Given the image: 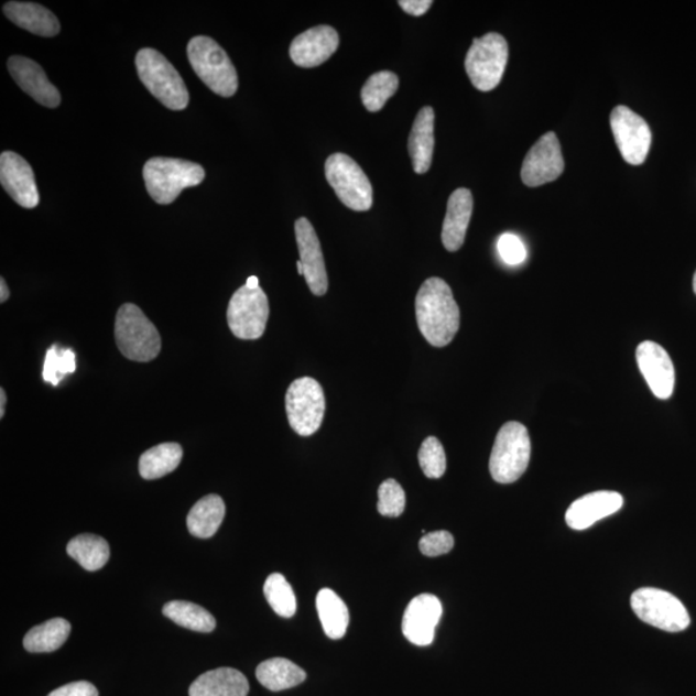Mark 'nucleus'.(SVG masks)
<instances>
[{
  "mask_svg": "<svg viewBox=\"0 0 696 696\" xmlns=\"http://www.w3.org/2000/svg\"><path fill=\"white\" fill-rule=\"evenodd\" d=\"M226 505L217 494H209L196 502L187 514V529L196 539L214 536L225 519Z\"/></svg>",
  "mask_w": 696,
  "mask_h": 696,
  "instance_id": "nucleus-25",
  "label": "nucleus"
},
{
  "mask_svg": "<svg viewBox=\"0 0 696 696\" xmlns=\"http://www.w3.org/2000/svg\"><path fill=\"white\" fill-rule=\"evenodd\" d=\"M418 328L429 345L448 346L460 325V312L448 283L429 278L422 284L415 298Z\"/></svg>",
  "mask_w": 696,
  "mask_h": 696,
  "instance_id": "nucleus-1",
  "label": "nucleus"
},
{
  "mask_svg": "<svg viewBox=\"0 0 696 696\" xmlns=\"http://www.w3.org/2000/svg\"><path fill=\"white\" fill-rule=\"evenodd\" d=\"M498 252L501 254V259L510 267H518V264L526 260L528 255L524 243L513 233H504V236L499 238Z\"/></svg>",
  "mask_w": 696,
  "mask_h": 696,
  "instance_id": "nucleus-38",
  "label": "nucleus"
},
{
  "mask_svg": "<svg viewBox=\"0 0 696 696\" xmlns=\"http://www.w3.org/2000/svg\"><path fill=\"white\" fill-rule=\"evenodd\" d=\"M142 174L149 195L163 206L176 200L185 188L198 186L206 178L200 164L173 157L150 159Z\"/></svg>",
  "mask_w": 696,
  "mask_h": 696,
  "instance_id": "nucleus-2",
  "label": "nucleus"
},
{
  "mask_svg": "<svg viewBox=\"0 0 696 696\" xmlns=\"http://www.w3.org/2000/svg\"><path fill=\"white\" fill-rule=\"evenodd\" d=\"M269 315V300L261 287H239L227 307V323L232 335L244 340L260 339L263 336Z\"/></svg>",
  "mask_w": 696,
  "mask_h": 696,
  "instance_id": "nucleus-11",
  "label": "nucleus"
},
{
  "mask_svg": "<svg viewBox=\"0 0 696 696\" xmlns=\"http://www.w3.org/2000/svg\"><path fill=\"white\" fill-rule=\"evenodd\" d=\"M418 460L423 474L428 479H441L446 471V456L444 446L434 436H429L421 445Z\"/></svg>",
  "mask_w": 696,
  "mask_h": 696,
  "instance_id": "nucleus-35",
  "label": "nucleus"
},
{
  "mask_svg": "<svg viewBox=\"0 0 696 696\" xmlns=\"http://www.w3.org/2000/svg\"><path fill=\"white\" fill-rule=\"evenodd\" d=\"M135 66L143 86L165 108L174 111L185 110L191 96L183 78L161 52L143 48L135 57Z\"/></svg>",
  "mask_w": 696,
  "mask_h": 696,
  "instance_id": "nucleus-4",
  "label": "nucleus"
},
{
  "mask_svg": "<svg viewBox=\"0 0 696 696\" xmlns=\"http://www.w3.org/2000/svg\"><path fill=\"white\" fill-rule=\"evenodd\" d=\"M7 19L21 29L40 36H56L62 30L59 21L45 7L32 2H9L3 7Z\"/></svg>",
  "mask_w": 696,
  "mask_h": 696,
  "instance_id": "nucleus-23",
  "label": "nucleus"
},
{
  "mask_svg": "<svg viewBox=\"0 0 696 696\" xmlns=\"http://www.w3.org/2000/svg\"><path fill=\"white\" fill-rule=\"evenodd\" d=\"M509 62V43L498 33L474 40L466 56V72L474 87L489 93L499 86Z\"/></svg>",
  "mask_w": 696,
  "mask_h": 696,
  "instance_id": "nucleus-7",
  "label": "nucleus"
},
{
  "mask_svg": "<svg viewBox=\"0 0 696 696\" xmlns=\"http://www.w3.org/2000/svg\"><path fill=\"white\" fill-rule=\"evenodd\" d=\"M338 45L339 36L335 29L328 25L315 26L294 37L290 55L297 66L312 69L327 63Z\"/></svg>",
  "mask_w": 696,
  "mask_h": 696,
  "instance_id": "nucleus-18",
  "label": "nucleus"
},
{
  "mask_svg": "<svg viewBox=\"0 0 696 696\" xmlns=\"http://www.w3.org/2000/svg\"><path fill=\"white\" fill-rule=\"evenodd\" d=\"M116 340L119 351L132 361L149 362L162 350V338L155 325L133 304H126L119 308Z\"/></svg>",
  "mask_w": 696,
  "mask_h": 696,
  "instance_id": "nucleus-6",
  "label": "nucleus"
},
{
  "mask_svg": "<svg viewBox=\"0 0 696 696\" xmlns=\"http://www.w3.org/2000/svg\"><path fill=\"white\" fill-rule=\"evenodd\" d=\"M0 184L21 207L33 209L40 204L32 165L13 151H4L0 156Z\"/></svg>",
  "mask_w": 696,
  "mask_h": 696,
  "instance_id": "nucleus-15",
  "label": "nucleus"
},
{
  "mask_svg": "<svg viewBox=\"0 0 696 696\" xmlns=\"http://www.w3.org/2000/svg\"><path fill=\"white\" fill-rule=\"evenodd\" d=\"M693 286H694V292L696 294V271H695V275H694V280H693Z\"/></svg>",
  "mask_w": 696,
  "mask_h": 696,
  "instance_id": "nucleus-45",
  "label": "nucleus"
},
{
  "mask_svg": "<svg viewBox=\"0 0 696 696\" xmlns=\"http://www.w3.org/2000/svg\"><path fill=\"white\" fill-rule=\"evenodd\" d=\"M255 676L260 684L271 692H283L296 687L307 677L304 670L285 657H272L264 661L257 667Z\"/></svg>",
  "mask_w": 696,
  "mask_h": 696,
  "instance_id": "nucleus-26",
  "label": "nucleus"
},
{
  "mask_svg": "<svg viewBox=\"0 0 696 696\" xmlns=\"http://www.w3.org/2000/svg\"><path fill=\"white\" fill-rule=\"evenodd\" d=\"M183 457V446L177 443L156 445L142 454L139 464L140 475L145 480L164 478L176 470Z\"/></svg>",
  "mask_w": 696,
  "mask_h": 696,
  "instance_id": "nucleus-28",
  "label": "nucleus"
},
{
  "mask_svg": "<svg viewBox=\"0 0 696 696\" xmlns=\"http://www.w3.org/2000/svg\"><path fill=\"white\" fill-rule=\"evenodd\" d=\"M246 285H248L249 287H252V290H255V287H260L259 278L257 276L248 278Z\"/></svg>",
  "mask_w": 696,
  "mask_h": 696,
  "instance_id": "nucleus-43",
  "label": "nucleus"
},
{
  "mask_svg": "<svg viewBox=\"0 0 696 696\" xmlns=\"http://www.w3.org/2000/svg\"><path fill=\"white\" fill-rule=\"evenodd\" d=\"M7 395L4 389L0 390V418L4 417Z\"/></svg>",
  "mask_w": 696,
  "mask_h": 696,
  "instance_id": "nucleus-42",
  "label": "nucleus"
},
{
  "mask_svg": "<svg viewBox=\"0 0 696 696\" xmlns=\"http://www.w3.org/2000/svg\"><path fill=\"white\" fill-rule=\"evenodd\" d=\"M610 127L624 161L631 165L644 163L652 146V131L645 119L620 105L611 111Z\"/></svg>",
  "mask_w": 696,
  "mask_h": 696,
  "instance_id": "nucleus-12",
  "label": "nucleus"
},
{
  "mask_svg": "<svg viewBox=\"0 0 696 696\" xmlns=\"http://www.w3.org/2000/svg\"><path fill=\"white\" fill-rule=\"evenodd\" d=\"M443 616V605L436 596L423 594L407 605L403 618V633L413 645L433 644L435 630Z\"/></svg>",
  "mask_w": 696,
  "mask_h": 696,
  "instance_id": "nucleus-17",
  "label": "nucleus"
},
{
  "mask_svg": "<svg viewBox=\"0 0 696 696\" xmlns=\"http://www.w3.org/2000/svg\"><path fill=\"white\" fill-rule=\"evenodd\" d=\"M163 615L187 630L209 633L216 628L215 617L194 602L171 601L164 605Z\"/></svg>",
  "mask_w": 696,
  "mask_h": 696,
  "instance_id": "nucleus-31",
  "label": "nucleus"
},
{
  "mask_svg": "<svg viewBox=\"0 0 696 696\" xmlns=\"http://www.w3.org/2000/svg\"><path fill=\"white\" fill-rule=\"evenodd\" d=\"M532 443L528 428L520 422H507L496 438L489 460L491 478L512 483L525 474L531 461Z\"/></svg>",
  "mask_w": 696,
  "mask_h": 696,
  "instance_id": "nucleus-5",
  "label": "nucleus"
},
{
  "mask_svg": "<svg viewBox=\"0 0 696 696\" xmlns=\"http://www.w3.org/2000/svg\"><path fill=\"white\" fill-rule=\"evenodd\" d=\"M631 607L642 622L665 632L685 631L692 622L685 605L663 589H638L631 597Z\"/></svg>",
  "mask_w": 696,
  "mask_h": 696,
  "instance_id": "nucleus-10",
  "label": "nucleus"
},
{
  "mask_svg": "<svg viewBox=\"0 0 696 696\" xmlns=\"http://www.w3.org/2000/svg\"><path fill=\"white\" fill-rule=\"evenodd\" d=\"M294 231L306 283L314 296L322 297L328 292L329 283L320 240L314 226L305 217L297 219Z\"/></svg>",
  "mask_w": 696,
  "mask_h": 696,
  "instance_id": "nucleus-14",
  "label": "nucleus"
},
{
  "mask_svg": "<svg viewBox=\"0 0 696 696\" xmlns=\"http://www.w3.org/2000/svg\"><path fill=\"white\" fill-rule=\"evenodd\" d=\"M399 6L412 17L420 18L431 9L433 2L431 0H400Z\"/></svg>",
  "mask_w": 696,
  "mask_h": 696,
  "instance_id": "nucleus-40",
  "label": "nucleus"
},
{
  "mask_svg": "<svg viewBox=\"0 0 696 696\" xmlns=\"http://www.w3.org/2000/svg\"><path fill=\"white\" fill-rule=\"evenodd\" d=\"M405 491L396 480L389 479L378 489V512L385 518H399L405 510Z\"/></svg>",
  "mask_w": 696,
  "mask_h": 696,
  "instance_id": "nucleus-36",
  "label": "nucleus"
},
{
  "mask_svg": "<svg viewBox=\"0 0 696 696\" xmlns=\"http://www.w3.org/2000/svg\"><path fill=\"white\" fill-rule=\"evenodd\" d=\"M67 554L88 572L102 569L110 558L109 543L102 536L80 534L75 536L66 547Z\"/></svg>",
  "mask_w": 696,
  "mask_h": 696,
  "instance_id": "nucleus-30",
  "label": "nucleus"
},
{
  "mask_svg": "<svg viewBox=\"0 0 696 696\" xmlns=\"http://www.w3.org/2000/svg\"><path fill=\"white\" fill-rule=\"evenodd\" d=\"M48 696H98V690L88 681H77L56 688Z\"/></svg>",
  "mask_w": 696,
  "mask_h": 696,
  "instance_id": "nucleus-39",
  "label": "nucleus"
},
{
  "mask_svg": "<svg viewBox=\"0 0 696 696\" xmlns=\"http://www.w3.org/2000/svg\"><path fill=\"white\" fill-rule=\"evenodd\" d=\"M297 270H298V274L304 276V267H302L301 261L297 262Z\"/></svg>",
  "mask_w": 696,
  "mask_h": 696,
  "instance_id": "nucleus-44",
  "label": "nucleus"
},
{
  "mask_svg": "<svg viewBox=\"0 0 696 696\" xmlns=\"http://www.w3.org/2000/svg\"><path fill=\"white\" fill-rule=\"evenodd\" d=\"M248 693L247 677L233 668H217L203 673L188 690L191 696H247Z\"/></svg>",
  "mask_w": 696,
  "mask_h": 696,
  "instance_id": "nucleus-24",
  "label": "nucleus"
},
{
  "mask_svg": "<svg viewBox=\"0 0 696 696\" xmlns=\"http://www.w3.org/2000/svg\"><path fill=\"white\" fill-rule=\"evenodd\" d=\"M77 369L75 365V354L70 348L59 350L57 345L52 346L45 354L43 378L45 382L58 385L67 374H72Z\"/></svg>",
  "mask_w": 696,
  "mask_h": 696,
  "instance_id": "nucleus-34",
  "label": "nucleus"
},
{
  "mask_svg": "<svg viewBox=\"0 0 696 696\" xmlns=\"http://www.w3.org/2000/svg\"><path fill=\"white\" fill-rule=\"evenodd\" d=\"M7 65L13 80L37 104L51 109L62 104V95L48 80L40 64L28 57L12 56Z\"/></svg>",
  "mask_w": 696,
  "mask_h": 696,
  "instance_id": "nucleus-19",
  "label": "nucleus"
},
{
  "mask_svg": "<svg viewBox=\"0 0 696 696\" xmlns=\"http://www.w3.org/2000/svg\"><path fill=\"white\" fill-rule=\"evenodd\" d=\"M399 89V77L392 72H378L370 77L361 89V100L370 112L381 111Z\"/></svg>",
  "mask_w": 696,
  "mask_h": 696,
  "instance_id": "nucleus-32",
  "label": "nucleus"
},
{
  "mask_svg": "<svg viewBox=\"0 0 696 696\" xmlns=\"http://www.w3.org/2000/svg\"><path fill=\"white\" fill-rule=\"evenodd\" d=\"M623 502V497L617 491H594L572 503L565 514L566 524L574 531H586L597 521L622 509Z\"/></svg>",
  "mask_w": 696,
  "mask_h": 696,
  "instance_id": "nucleus-20",
  "label": "nucleus"
},
{
  "mask_svg": "<svg viewBox=\"0 0 696 696\" xmlns=\"http://www.w3.org/2000/svg\"><path fill=\"white\" fill-rule=\"evenodd\" d=\"M454 547V539L449 532L438 531L423 535L420 542V550L428 557L449 554Z\"/></svg>",
  "mask_w": 696,
  "mask_h": 696,
  "instance_id": "nucleus-37",
  "label": "nucleus"
},
{
  "mask_svg": "<svg viewBox=\"0 0 696 696\" xmlns=\"http://www.w3.org/2000/svg\"><path fill=\"white\" fill-rule=\"evenodd\" d=\"M565 168L562 145L554 132H548L529 150L522 163L521 178L529 187L550 184L562 176Z\"/></svg>",
  "mask_w": 696,
  "mask_h": 696,
  "instance_id": "nucleus-13",
  "label": "nucleus"
},
{
  "mask_svg": "<svg viewBox=\"0 0 696 696\" xmlns=\"http://www.w3.org/2000/svg\"><path fill=\"white\" fill-rule=\"evenodd\" d=\"M264 596L278 616L292 618L297 611L296 595L284 575L274 573L264 581Z\"/></svg>",
  "mask_w": 696,
  "mask_h": 696,
  "instance_id": "nucleus-33",
  "label": "nucleus"
},
{
  "mask_svg": "<svg viewBox=\"0 0 696 696\" xmlns=\"http://www.w3.org/2000/svg\"><path fill=\"white\" fill-rule=\"evenodd\" d=\"M72 624L64 618H53L30 630L24 639L29 653H52L62 648L69 638Z\"/></svg>",
  "mask_w": 696,
  "mask_h": 696,
  "instance_id": "nucleus-29",
  "label": "nucleus"
},
{
  "mask_svg": "<svg viewBox=\"0 0 696 696\" xmlns=\"http://www.w3.org/2000/svg\"><path fill=\"white\" fill-rule=\"evenodd\" d=\"M325 177L338 199L355 211L373 206V187L361 166L351 156L333 154L325 162Z\"/></svg>",
  "mask_w": 696,
  "mask_h": 696,
  "instance_id": "nucleus-8",
  "label": "nucleus"
},
{
  "mask_svg": "<svg viewBox=\"0 0 696 696\" xmlns=\"http://www.w3.org/2000/svg\"><path fill=\"white\" fill-rule=\"evenodd\" d=\"M472 210L474 198L468 188H458L450 195L442 232V240L446 251L457 252L465 244Z\"/></svg>",
  "mask_w": 696,
  "mask_h": 696,
  "instance_id": "nucleus-21",
  "label": "nucleus"
},
{
  "mask_svg": "<svg viewBox=\"0 0 696 696\" xmlns=\"http://www.w3.org/2000/svg\"><path fill=\"white\" fill-rule=\"evenodd\" d=\"M9 298H10L9 285H7L6 280L2 278L0 279V302L4 304V302Z\"/></svg>",
  "mask_w": 696,
  "mask_h": 696,
  "instance_id": "nucleus-41",
  "label": "nucleus"
},
{
  "mask_svg": "<svg viewBox=\"0 0 696 696\" xmlns=\"http://www.w3.org/2000/svg\"><path fill=\"white\" fill-rule=\"evenodd\" d=\"M316 608L325 634L331 640L342 639L350 623V612L342 599L329 588H324L316 597Z\"/></svg>",
  "mask_w": 696,
  "mask_h": 696,
  "instance_id": "nucleus-27",
  "label": "nucleus"
},
{
  "mask_svg": "<svg viewBox=\"0 0 696 696\" xmlns=\"http://www.w3.org/2000/svg\"><path fill=\"white\" fill-rule=\"evenodd\" d=\"M407 149L414 172L425 174L429 171L435 149V111L429 106L421 109L415 118Z\"/></svg>",
  "mask_w": 696,
  "mask_h": 696,
  "instance_id": "nucleus-22",
  "label": "nucleus"
},
{
  "mask_svg": "<svg viewBox=\"0 0 696 696\" xmlns=\"http://www.w3.org/2000/svg\"><path fill=\"white\" fill-rule=\"evenodd\" d=\"M640 372L657 399L667 400L675 390V367L661 345L645 340L635 351Z\"/></svg>",
  "mask_w": 696,
  "mask_h": 696,
  "instance_id": "nucleus-16",
  "label": "nucleus"
},
{
  "mask_svg": "<svg viewBox=\"0 0 696 696\" xmlns=\"http://www.w3.org/2000/svg\"><path fill=\"white\" fill-rule=\"evenodd\" d=\"M287 421L294 433L312 436L323 425L325 395L322 384L312 377L294 381L285 395Z\"/></svg>",
  "mask_w": 696,
  "mask_h": 696,
  "instance_id": "nucleus-9",
  "label": "nucleus"
},
{
  "mask_svg": "<svg viewBox=\"0 0 696 696\" xmlns=\"http://www.w3.org/2000/svg\"><path fill=\"white\" fill-rule=\"evenodd\" d=\"M194 72L218 96L231 97L239 87L238 73L229 55L209 36H195L187 45Z\"/></svg>",
  "mask_w": 696,
  "mask_h": 696,
  "instance_id": "nucleus-3",
  "label": "nucleus"
}]
</instances>
